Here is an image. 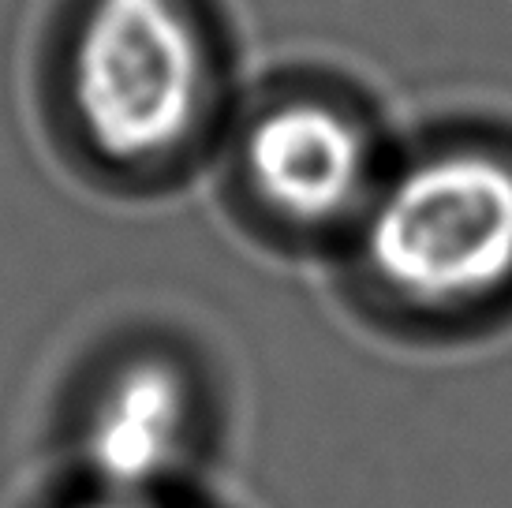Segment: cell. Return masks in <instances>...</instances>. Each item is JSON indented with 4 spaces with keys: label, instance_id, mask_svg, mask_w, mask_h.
<instances>
[{
    "label": "cell",
    "instance_id": "7a4b0ae2",
    "mask_svg": "<svg viewBox=\"0 0 512 508\" xmlns=\"http://www.w3.org/2000/svg\"><path fill=\"white\" fill-rule=\"evenodd\" d=\"M359 322L404 344H464L512 322V142L438 127L389 157L333 258Z\"/></svg>",
    "mask_w": 512,
    "mask_h": 508
},
{
    "label": "cell",
    "instance_id": "5b68a950",
    "mask_svg": "<svg viewBox=\"0 0 512 508\" xmlns=\"http://www.w3.org/2000/svg\"><path fill=\"white\" fill-rule=\"evenodd\" d=\"M34 508H221L206 501L202 490H172V494H120V490H94L79 482L60 479Z\"/></svg>",
    "mask_w": 512,
    "mask_h": 508
},
{
    "label": "cell",
    "instance_id": "6da1fadb",
    "mask_svg": "<svg viewBox=\"0 0 512 508\" xmlns=\"http://www.w3.org/2000/svg\"><path fill=\"white\" fill-rule=\"evenodd\" d=\"M217 0H60L42 49L53 142L109 195L176 191L214 165L240 101Z\"/></svg>",
    "mask_w": 512,
    "mask_h": 508
},
{
    "label": "cell",
    "instance_id": "3957f363",
    "mask_svg": "<svg viewBox=\"0 0 512 508\" xmlns=\"http://www.w3.org/2000/svg\"><path fill=\"white\" fill-rule=\"evenodd\" d=\"M397 150L370 98L329 71L243 90L214 165L236 225L292 258H337Z\"/></svg>",
    "mask_w": 512,
    "mask_h": 508
},
{
    "label": "cell",
    "instance_id": "277c9868",
    "mask_svg": "<svg viewBox=\"0 0 512 508\" xmlns=\"http://www.w3.org/2000/svg\"><path fill=\"white\" fill-rule=\"evenodd\" d=\"M60 479L120 490H199L217 449L210 370L180 340H116L75 381L60 423Z\"/></svg>",
    "mask_w": 512,
    "mask_h": 508
}]
</instances>
